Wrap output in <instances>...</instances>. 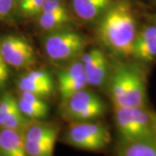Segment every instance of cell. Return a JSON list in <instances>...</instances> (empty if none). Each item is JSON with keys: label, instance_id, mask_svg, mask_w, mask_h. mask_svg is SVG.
Segmentation results:
<instances>
[{"label": "cell", "instance_id": "1", "mask_svg": "<svg viewBox=\"0 0 156 156\" xmlns=\"http://www.w3.org/2000/svg\"><path fill=\"white\" fill-rule=\"evenodd\" d=\"M136 34V20L128 0L112 3L99 19L98 37L102 44L115 55L131 56Z\"/></svg>", "mask_w": 156, "mask_h": 156}, {"label": "cell", "instance_id": "2", "mask_svg": "<svg viewBox=\"0 0 156 156\" xmlns=\"http://www.w3.org/2000/svg\"><path fill=\"white\" fill-rule=\"evenodd\" d=\"M114 108L115 124L123 141H155L152 112L145 106Z\"/></svg>", "mask_w": 156, "mask_h": 156}, {"label": "cell", "instance_id": "3", "mask_svg": "<svg viewBox=\"0 0 156 156\" xmlns=\"http://www.w3.org/2000/svg\"><path fill=\"white\" fill-rule=\"evenodd\" d=\"M63 140L77 149L98 152L109 145L111 134L106 125L100 122H77L69 123Z\"/></svg>", "mask_w": 156, "mask_h": 156}, {"label": "cell", "instance_id": "4", "mask_svg": "<svg viewBox=\"0 0 156 156\" xmlns=\"http://www.w3.org/2000/svg\"><path fill=\"white\" fill-rule=\"evenodd\" d=\"M61 116L69 122L93 121L106 112V104L93 91L83 89L62 101Z\"/></svg>", "mask_w": 156, "mask_h": 156}, {"label": "cell", "instance_id": "5", "mask_svg": "<svg viewBox=\"0 0 156 156\" xmlns=\"http://www.w3.org/2000/svg\"><path fill=\"white\" fill-rule=\"evenodd\" d=\"M45 54L53 62H68L82 55L87 45L83 35L67 29L49 32L44 37Z\"/></svg>", "mask_w": 156, "mask_h": 156}, {"label": "cell", "instance_id": "6", "mask_svg": "<svg viewBox=\"0 0 156 156\" xmlns=\"http://www.w3.org/2000/svg\"><path fill=\"white\" fill-rule=\"evenodd\" d=\"M0 54L4 62L15 69H27L36 63L33 47L22 37L9 35L0 42Z\"/></svg>", "mask_w": 156, "mask_h": 156}, {"label": "cell", "instance_id": "7", "mask_svg": "<svg viewBox=\"0 0 156 156\" xmlns=\"http://www.w3.org/2000/svg\"><path fill=\"white\" fill-rule=\"evenodd\" d=\"M81 62L83 64L89 85L100 88L106 83L109 71V63L102 50L97 48L91 49L82 56Z\"/></svg>", "mask_w": 156, "mask_h": 156}, {"label": "cell", "instance_id": "8", "mask_svg": "<svg viewBox=\"0 0 156 156\" xmlns=\"http://www.w3.org/2000/svg\"><path fill=\"white\" fill-rule=\"evenodd\" d=\"M17 88L21 92L31 93L44 99L52 95L54 82L47 69H33L18 79Z\"/></svg>", "mask_w": 156, "mask_h": 156}, {"label": "cell", "instance_id": "9", "mask_svg": "<svg viewBox=\"0 0 156 156\" xmlns=\"http://www.w3.org/2000/svg\"><path fill=\"white\" fill-rule=\"evenodd\" d=\"M131 56L142 62H152L156 59V27L144 26L137 32Z\"/></svg>", "mask_w": 156, "mask_h": 156}, {"label": "cell", "instance_id": "10", "mask_svg": "<svg viewBox=\"0 0 156 156\" xmlns=\"http://www.w3.org/2000/svg\"><path fill=\"white\" fill-rule=\"evenodd\" d=\"M0 156H28L22 130L1 128Z\"/></svg>", "mask_w": 156, "mask_h": 156}, {"label": "cell", "instance_id": "11", "mask_svg": "<svg viewBox=\"0 0 156 156\" xmlns=\"http://www.w3.org/2000/svg\"><path fill=\"white\" fill-rule=\"evenodd\" d=\"M112 3V0H71L74 12L85 22L100 19Z\"/></svg>", "mask_w": 156, "mask_h": 156}, {"label": "cell", "instance_id": "12", "mask_svg": "<svg viewBox=\"0 0 156 156\" xmlns=\"http://www.w3.org/2000/svg\"><path fill=\"white\" fill-rule=\"evenodd\" d=\"M59 127L56 124L30 121L23 128L24 139L37 142L56 141L59 134Z\"/></svg>", "mask_w": 156, "mask_h": 156}, {"label": "cell", "instance_id": "13", "mask_svg": "<svg viewBox=\"0 0 156 156\" xmlns=\"http://www.w3.org/2000/svg\"><path fill=\"white\" fill-rule=\"evenodd\" d=\"M70 22L71 17L67 9L54 12H43L37 16L38 26L48 33L66 29Z\"/></svg>", "mask_w": 156, "mask_h": 156}, {"label": "cell", "instance_id": "14", "mask_svg": "<svg viewBox=\"0 0 156 156\" xmlns=\"http://www.w3.org/2000/svg\"><path fill=\"white\" fill-rule=\"evenodd\" d=\"M118 156H156V141H123Z\"/></svg>", "mask_w": 156, "mask_h": 156}, {"label": "cell", "instance_id": "15", "mask_svg": "<svg viewBox=\"0 0 156 156\" xmlns=\"http://www.w3.org/2000/svg\"><path fill=\"white\" fill-rule=\"evenodd\" d=\"M31 120H29L27 117H25L23 115L19 107L17 109H14L12 111L0 114V128H1L23 130V128Z\"/></svg>", "mask_w": 156, "mask_h": 156}, {"label": "cell", "instance_id": "16", "mask_svg": "<svg viewBox=\"0 0 156 156\" xmlns=\"http://www.w3.org/2000/svg\"><path fill=\"white\" fill-rule=\"evenodd\" d=\"M17 103L23 115L31 121L44 119L49 114V105L47 103L36 104L30 102L28 101L23 100L20 97L17 99Z\"/></svg>", "mask_w": 156, "mask_h": 156}, {"label": "cell", "instance_id": "17", "mask_svg": "<svg viewBox=\"0 0 156 156\" xmlns=\"http://www.w3.org/2000/svg\"><path fill=\"white\" fill-rule=\"evenodd\" d=\"M46 0H16V7L23 17H37Z\"/></svg>", "mask_w": 156, "mask_h": 156}, {"label": "cell", "instance_id": "18", "mask_svg": "<svg viewBox=\"0 0 156 156\" xmlns=\"http://www.w3.org/2000/svg\"><path fill=\"white\" fill-rule=\"evenodd\" d=\"M85 75L83 62L80 61L73 62L70 65L62 69L57 76V85L67 83Z\"/></svg>", "mask_w": 156, "mask_h": 156}, {"label": "cell", "instance_id": "19", "mask_svg": "<svg viewBox=\"0 0 156 156\" xmlns=\"http://www.w3.org/2000/svg\"><path fill=\"white\" fill-rule=\"evenodd\" d=\"M56 141L37 142L25 140V149L28 156H53Z\"/></svg>", "mask_w": 156, "mask_h": 156}, {"label": "cell", "instance_id": "20", "mask_svg": "<svg viewBox=\"0 0 156 156\" xmlns=\"http://www.w3.org/2000/svg\"><path fill=\"white\" fill-rule=\"evenodd\" d=\"M87 85H89L86 75H84L80 78H77L74 81L69 82L67 83L58 85V92L61 97L62 101L65 100L69 96L78 92L79 90L86 89Z\"/></svg>", "mask_w": 156, "mask_h": 156}, {"label": "cell", "instance_id": "21", "mask_svg": "<svg viewBox=\"0 0 156 156\" xmlns=\"http://www.w3.org/2000/svg\"><path fill=\"white\" fill-rule=\"evenodd\" d=\"M67 9L62 0H46L43 5L42 11L43 12H54V11H62ZM40 13V14H41Z\"/></svg>", "mask_w": 156, "mask_h": 156}, {"label": "cell", "instance_id": "22", "mask_svg": "<svg viewBox=\"0 0 156 156\" xmlns=\"http://www.w3.org/2000/svg\"><path fill=\"white\" fill-rule=\"evenodd\" d=\"M16 7V0H0V19H5Z\"/></svg>", "mask_w": 156, "mask_h": 156}, {"label": "cell", "instance_id": "23", "mask_svg": "<svg viewBox=\"0 0 156 156\" xmlns=\"http://www.w3.org/2000/svg\"><path fill=\"white\" fill-rule=\"evenodd\" d=\"M9 77V69L5 62L0 63V88L5 84Z\"/></svg>", "mask_w": 156, "mask_h": 156}, {"label": "cell", "instance_id": "24", "mask_svg": "<svg viewBox=\"0 0 156 156\" xmlns=\"http://www.w3.org/2000/svg\"><path fill=\"white\" fill-rule=\"evenodd\" d=\"M152 116H153L154 126V131H155V141H156V113H154V112H152Z\"/></svg>", "mask_w": 156, "mask_h": 156}, {"label": "cell", "instance_id": "25", "mask_svg": "<svg viewBox=\"0 0 156 156\" xmlns=\"http://www.w3.org/2000/svg\"><path fill=\"white\" fill-rule=\"evenodd\" d=\"M153 24L156 27V14L153 17Z\"/></svg>", "mask_w": 156, "mask_h": 156}, {"label": "cell", "instance_id": "26", "mask_svg": "<svg viewBox=\"0 0 156 156\" xmlns=\"http://www.w3.org/2000/svg\"><path fill=\"white\" fill-rule=\"evenodd\" d=\"M2 62H4V61H3V59L1 57V54H0V63H2Z\"/></svg>", "mask_w": 156, "mask_h": 156}, {"label": "cell", "instance_id": "27", "mask_svg": "<svg viewBox=\"0 0 156 156\" xmlns=\"http://www.w3.org/2000/svg\"><path fill=\"white\" fill-rule=\"evenodd\" d=\"M155 1H156V0H155Z\"/></svg>", "mask_w": 156, "mask_h": 156}]
</instances>
